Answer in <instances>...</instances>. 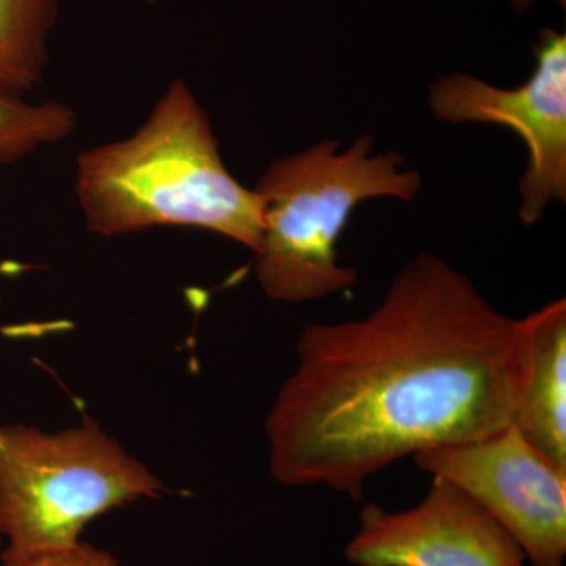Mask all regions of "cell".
Here are the masks:
<instances>
[{
  "label": "cell",
  "instance_id": "obj_1",
  "mask_svg": "<svg viewBox=\"0 0 566 566\" xmlns=\"http://www.w3.org/2000/svg\"><path fill=\"white\" fill-rule=\"evenodd\" d=\"M296 353L264 423L271 475L360 501L368 479L395 461L512 424L524 318L423 252L367 315L307 324Z\"/></svg>",
  "mask_w": 566,
  "mask_h": 566
},
{
  "label": "cell",
  "instance_id": "obj_4",
  "mask_svg": "<svg viewBox=\"0 0 566 566\" xmlns=\"http://www.w3.org/2000/svg\"><path fill=\"white\" fill-rule=\"evenodd\" d=\"M166 491L95 423L48 431L0 427L2 560H21L80 545L96 517Z\"/></svg>",
  "mask_w": 566,
  "mask_h": 566
},
{
  "label": "cell",
  "instance_id": "obj_10",
  "mask_svg": "<svg viewBox=\"0 0 566 566\" xmlns=\"http://www.w3.org/2000/svg\"><path fill=\"white\" fill-rule=\"evenodd\" d=\"M76 125V114L66 104L0 93V166L69 139Z\"/></svg>",
  "mask_w": 566,
  "mask_h": 566
},
{
  "label": "cell",
  "instance_id": "obj_6",
  "mask_svg": "<svg viewBox=\"0 0 566 566\" xmlns=\"http://www.w3.org/2000/svg\"><path fill=\"white\" fill-rule=\"evenodd\" d=\"M416 464L464 491L516 539L531 566H565L566 468L513 424L469 444L417 453Z\"/></svg>",
  "mask_w": 566,
  "mask_h": 566
},
{
  "label": "cell",
  "instance_id": "obj_9",
  "mask_svg": "<svg viewBox=\"0 0 566 566\" xmlns=\"http://www.w3.org/2000/svg\"><path fill=\"white\" fill-rule=\"evenodd\" d=\"M57 0H0V93L35 91L48 65Z\"/></svg>",
  "mask_w": 566,
  "mask_h": 566
},
{
  "label": "cell",
  "instance_id": "obj_8",
  "mask_svg": "<svg viewBox=\"0 0 566 566\" xmlns=\"http://www.w3.org/2000/svg\"><path fill=\"white\" fill-rule=\"evenodd\" d=\"M513 427L528 444L566 468V303L524 318V367Z\"/></svg>",
  "mask_w": 566,
  "mask_h": 566
},
{
  "label": "cell",
  "instance_id": "obj_12",
  "mask_svg": "<svg viewBox=\"0 0 566 566\" xmlns=\"http://www.w3.org/2000/svg\"><path fill=\"white\" fill-rule=\"evenodd\" d=\"M536 2H539V0H512L515 9L520 11H526L527 9H531V7ZM554 2L558 3L560 7H565L566 0H554Z\"/></svg>",
  "mask_w": 566,
  "mask_h": 566
},
{
  "label": "cell",
  "instance_id": "obj_2",
  "mask_svg": "<svg viewBox=\"0 0 566 566\" xmlns=\"http://www.w3.org/2000/svg\"><path fill=\"white\" fill-rule=\"evenodd\" d=\"M74 191L102 237L188 227L253 253L262 241V200L227 169L207 111L181 80L132 136L82 153Z\"/></svg>",
  "mask_w": 566,
  "mask_h": 566
},
{
  "label": "cell",
  "instance_id": "obj_5",
  "mask_svg": "<svg viewBox=\"0 0 566 566\" xmlns=\"http://www.w3.org/2000/svg\"><path fill=\"white\" fill-rule=\"evenodd\" d=\"M535 59L531 77L517 87H495L472 74L453 73L439 77L428 92V106L438 120L502 126L524 142L528 159L517 212L526 226L566 200L565 33L542 31Z\"/></svg>",
  "mask_w": 566,
  "mask_h": 566
},
{
  "label": "cell",
  "instance_id": "obj_7",
  "mask_svg": "<svg viewBox=\"0 0 566 566\" xmlns=\"http://www.w3.org/2000/svg\"><path fill=\"white\" fill-rule=\"evenodd\" d=\"M354 566H526L515 538L460 488L433 476L411 509L370 504L346 543Z\"/></svg>",
  "mask_w": 566,
  "mask_h": 566
},
{
  "label": "cell",
  "instance_id": "obj_3",
  "mask_svg": "<svg viewBox=\"0 0 566 566\" xmlns=\"http://www.w3.org/2000/svg\"><path fill=\"white\" fill-rule=\"evenodd\" d=\"M262 200V241L255 275L279 303H315L348 292L356 271L338 260L337 243L359 205L375 199L411 202L422 175L403 156L375 150L363 136L342 148L327 139L285 156L256 182Z\"/></svg>",
  "mask_w": 566,
  "mask_h": 566
},
{
  "label": "cell",
  "instance_id": "obj_13",
  "mask_svg": "<svg viewBox=\"0 0 566 566\" xmlns=\"http://www.w3.org/2000/svg\"><path fill=\"white\" fill-rule=\"evenodd\" d=\"M0 545H2V538H0Z\"/></svg>",
  "mask_w": 566,
  "mask_h": 566
},
{
  "label": "cell",
  "instance_id": "obj_11",
  "mask_svg": "<svg viewBox=\"0 0 566 566\" xmlns=\"http://www.w3.org/2000/svg\"><path fill=\"white\" fill-rule=\"evenodd\" d=\"M0 566H118V562L107 551L81 542L80 545L70 549L21 558V560H0Z\"/></svg>",
  "mask_w": 566,
  "mask_h": 566
}]
</instances>
